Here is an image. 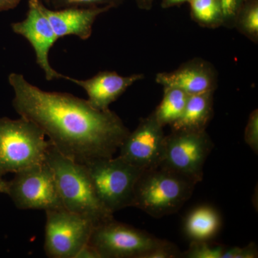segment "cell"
<instances>
[{
	"mask_svg": "<svg viewBox=\"0 0 258 258\" xmlns=\"http://www.w3.org/2000/svg\"><path fill=\"white\" fill-rule=\"evenodd\" d=\"M8 81L17 113L36 124L59 153L76 162L113 157L130 133L110 109H96L69 93L42 91L20 74H10Z\"/></svg>",
	"mask_w": 258,
	"mask_h": 258,
	"instance_id": "cell-1",
	"label": "cell"
},
{
	"mask_svg": "<svg viewBox=\"0 0 258 258\" xmlns=\"http://www.w3.org/2000/svg\"><path fill=\"white\" fill-rule=\"evenodd\" d=\"M45 161L53 172L66 210L87 219L94 227L114 219L97 196L84 164L64 157L52 144L47 149Z\"/></svg>",
	"mask_w": 258,
	"mask_h": 258,
	"instance_id": "cell-2",
	"label": "cell"
},
{
	"mask_svg": "<svg viewBox=\"0 0 258 258\" xmlns=\"http://www.w3.org/2000/svg\"><path fill=\"white\" fill-rule=\"evenodd\" d=\"M196 184L163 166L147 169L136 185L132 207L157 218L171 215L189 200Z\"/></svg>",
	"mask_w": 258,
	"mask_h": 258,
	"instance_id": "cell-3",
	"label": "cell"
},
{
	"mask_svg": "<svg viewBox=\"0 0 258 258\" xmlns=\"http://www.w3.org/2000/svg\"><path fill=\"white\" fill-rule=\"evenodd\" d=\"M51 144L31 120L0 118V176L43 162Z\"/></svg>",
	"mask_w": 258,
	"mask_h": 258,
	"instance_id": "cell-4",
	"label": "cell"
},
{
	"mask_svg": "<svg viewBox=\"0 0 258 258\" xmlns=\"http://www.w3.org/2000/svg\"><path fill=\"white\" fill-rule=\"evenodd\" d=\"M97 196L112 213L132 207L136 185L144 169L123 158H103L84 164Z\"/></svg>",
	"mask_w": 258,
	"mask_h": 258,
	"instance_id": "cell-5",
	"label": "cell"
},
{
	"mask_svg": "<svg viewBox=\"0 0 258 258\" xmlns=\"http://www.w3.org/2000/svg\"><path fill=\"white\" fill-rule=\"evenodd\" d=\"M7 195L20 210L64 208L53 172L45 160L15 173L8 181Z\"/></svg>",
	"mask_w": 258,
	"mask_h": 258,
	"instance_id": "cell-6",
	"label": "cell"
},
{
	"mask_svg": "<svg viewBox=\"0 0 258 258\" xmlns=\"http://www.w3.org/2000/svg\"><path fill=\"white\" fill-rule=\"evenodd\" d=\"M166 242L113 219L95 226L88 243L100 258H141Z\"/></svg>",
	"mask_w": 258,
	"mask_h": 258,
	"instance_id": "cell-7",
	"label": "cell"
},
{
	"mask_svg": "<svg viewBox=\"0 0 258 258\" xmlns=\"http://www.w3.org/2000/svg\"><path fill=\"white\" fill-rule=\"evenodd\" d=\"M213 147L206 131H171L169 135L166 136L161 166L198 184L203 179L204 166Z\"/></svg>",
	"mask_w": 258,
	"mask_h": 258,
	"instance_id": "cell-8",
	"label": "cell"
},
{
	"mask_svg": "<svg viewBox=\"0 0 258 258\" xmlns=\"http://www.w3.org/2000/svg\"><path fill=\"white\" fill-rule=\"evenodd\" d=\"M44 249L51 258H76L89 242L92 222L64 208L45 211Z\"/></svg>",
	"mask_w": 258,
	"mask_h": 258,
	"instance_id": "cell-9",
	"label": "cell"
},
{
	"mask_svg": "<svg viewBox=\"0 0 258 258\" xmlns=\"http://www.w3.org/2000/svg\"><path fill=\"white\" fill-rule=\"evenodd\" d=\"M165 139L164 126L152 112L127 136L119 148V157L144 170L157 167L164 158Z\"/></svg>",
	"mask_w": 258,
	"mask_h": 258,
	"instance_id": "cell-10",
	"label": "cell"
},
{
	"mask_svg": "<svg viewBox=\"0 0 258 258\" xmlns=\"http://www.w3.org/2000/svg\"><path fill=\"white\" fill-rule=\"evenodd\" d=\"M42 0H28V11L26 18L21 22L13 23L15 33L28 40L36 56V62L44 71L47 81L64 79L66 76L51 67L49 52L58 39L43 10Z\"/></svg>",
	"mask_w": 258,
	"mask_h": 258,
	"instance_id": "cell-11",
	"label": "cell"
},
{
	"mask_svg": "<svg viewBox=\"0 0 258 258\" xmlns=\"http://www.w3.org/2000/svg\"><path fill=\"white\" fill-rule=\"evenodd\" d=\"M156 82L164 87L179 88L189 96L215 91L217 74L215 67L201 58L191 59L171 72L159 73Z\"/></svg>",
	"mask_w": 258,
	"mask_h": 258,
	"instance_id": "cell-12",
	"label": "cell"
},
{
	"mask_svg": "<svg viewBox=\"0 0 258 258\" xmlns=\"http://www.w3.org/2000/svg\"><path fill=\"white\" fill-rule=\"evenodd\" d=\"M144 78L143 74L123 76L115 71H101L87 80L75 79L66 76L64 79L83 88L87 93L88 103L93 108L106 111L130 86Z\"/></svg>",
	"mask_w": 258,
	"mask_h": 258,
	"instance_id": "cell-13",
	"label": "cell"
},
{
	"mask_svg": "<svg viewBox=\"0 0 258 258\" xmlns=\"http://www.w3.org/2000/svg\"><path fill=\"white\" fill-rule=\"evenodd\" d=\"M111 8H69L51 10L44 4L43 10L57 39L75 35L81 40H87L93 31V23L100 15L107 13Z\"/></svg>",
	"mask_w": 258,
	"mask_h": 258,
	"instance_id": "cell-14",
	"label": "cell"
},
{
	"mask_svg": "<svg viewBox=\"0 0 258 258\" xmlns=\"http://www.w3.org/2000/svg\"><path fill=\"white\" fill-rule=\"evenodd\" d=\"M215 91L189 96L181 116L170 125L171 131H206L214 115Z\"/></svg>",
	"mask_w": 258,
	"mask_h": 258,
	"instance_id": "cell-15",
	"label": "cell"
},
{
	"mask_svg": "<svg viewBox=\"0 0 258 258\" xmlns=\"http://www.w3.org/2000/svg\"><path fill=\"white\" fill-rule=\"evenodd\" d=\"M220 214L209 205L193 209L185 217L183 230L191 241H211L221 228Z\"/></svg>",
	"mask_w": 258,
	"mask_h": 258,
	"instance_id": "cell-16",
	"label": "cell"
},
{
	"mask_svg": "<svg viewBox=\"0 0 258 258\" xmlns=\"http://www.w3.org/2000/svg\"><path fill=\"white\" fill-rule=\"evenodd\" d=\"M189 95L174 87H164V96L154 112L162 126L172 124L182 114Z\"/></svg>",
	"mask_w": 258,
	"mask_h": 258,
	"instance_id": "cell-17",
	"label": "cell"
},
{
	"mask_svg": "<svg viewBox=\"0 0 258 258\" xmlns=\"http://www.w3.org/2000/svg\"><path fill=\"white\" fill-rule=\"evenodd\" d=\"M191 20L203 28L223 26V12L220 0H189Z\"/></svg>",
	"mask_w": 258,
	"mask_h": 258,
	"instance_id": "cell-18",
	"label": "cell"
},
{
	"mask_svg": "<svg viewBox=\"0 0 258 258\" xmlns=\"http://www.w3.org/2000/svg\"><path fill=\"white\" fill-rule=\"evenodd\" d=\"M234 28L254 43H257L258 0H244L236 15Z\"/></svg>",
	"mask_w": 258,
	"mask_h": 258,
	"instance_id": "cell-19",
	"label": "cell"
},
{
	"mask_svg": "<svg viewBox=\"0 0 258 258\" xmlns=\"http://www.w3.org/2000/svg\"><path fill=\"white\" fill-rule=\"evenodd\" d=\"M44 4L48 5L53 10L69 8H118L124 3L125 0H42Z\"/></svg>",
	"mask_w": 258,
	"mask_h": 258,
	"instance_id": "cell-20",
	"label": "cell"
},
{
	"mask_svg": "<svg viewBox=\"0 0 258 258\" xmlns=\"http://www.w3.org/2000/svg\"><path fill=\"white\" fill-rule=\"evenodd\" d=\"M226 247L222 244L210 243V241H191L189 248L181 254L187 258H222Z\"/></svg>",
	"mask_w": 258,
	"mask_h": 258,
	"instance_id": "cell-21",
	"label": "cell"
},
{
	"mask_svg": "<svg viewBox=\"0 0 258 258\" xmlns=\"http://www.w3.org/2000/svg\"><path fill=\"white\" fill-rule=\"evenodd\" d=\"M244 139L255 154L258 152V111L254 110L249 115L247 125L244 129Z\"/></svg>",
	"mask_w": 258,
	"mask_h": 258,
	"instance_id": "cell-22",
	"label": "cell"
},
{
	"mask_svg": "<svg viewBox=\"0 0 258 258\" xmlns=\"http://www.w3.org/2000/svg\"><path fill=\"white\" fill-rule=\"evenodd\" d=\"M244 0H220L223 12V26L234 28V22L237 11Z\"/></svg>",
	"mask_w": 258,
	"mask_h": 258,
	"instance_id": "cell-23",
	"label": "cell"
},
{
	"mask_svg": "<svg viewBox=\"0 0 258 258\" xmlns=\"http://www.w3.org/2000/svg\"><path fill=\"white\" fill-rule=\"evenodd\" d=\"M179 249L170 242H166L144 254L141 258H174L181 257Z\"/></svg>",
	"mask_w": 258,
	"mask_h": 258,
	"instance_id": "cell-24",
	"label": "cell"
},
{
	"mask_svg": "<svg viewBox=\"0 0 258 258\" xmlns=\"http://www.w3.org/2000/svg\"><path fill=\"white\" fill-rule=\"evenodd\" d=\"M257 255L256 244L250 243L244 247H232L225 248L222 258H255L257 257Z\"/></svg>",
	"mask_w": 258,
	"mask_h": 258,
	"instance_id": "cell-25",
	"label": "cell"
},
{
	"mask_svg": "<svg viewBox=\"0 0 258 258\" xmlns=\"http://www.w3.org/2000/svg\"><path fill=\"white\" fill-rule=\"evenodd\" d=\"M76 258H100V256L96 249L88 243L81 249Z\"/></svg>",
	"mask_w": 258,
	"mask_h": 258,
	"instance_id": "cell-26",
	"label": "cell"
},
{
	"mask_svg": "<svg viewBox=\"0 0 258 258\" xmlns=\"http://www.w3.org/2000/svg\"><path fill=\"white\" fill-rule=\"evenodd\" d=\"M21 0H0V13L15 9Z\"/></svg>",
	"mask_w": 258,
	"mask_h": 258,
	"instance_id": "cell-27",
	"label": "cell"
},
{
	"mask_svg": "<svg viewBox=\"0 0 258 258\" xmlns=\"http://www.w3.org/2000/svg\"><path fill=\"white\" fill-rule=\"evenodd\" d=\"M189 0H162L161 6L163 9H169L174 7L180 6L186 3H189Z\"/></svg>",
	"mask_w": 258,
	"mask_h": 258,
	"instance_id": "cell-28",
	"label": "cell"
},
{
	"mask_svg": "<svg viewBox=\"0 0 258 258\" xmlns=\"http://www.w3.org/2000/svg\"><path fill=\"white\" fill-rule=\"evenodd\" d=\"M156 0H134L137 7L141 10H150Z\"/></svg>",
	"mask_w": 258,
	"mask_h": 258,
	"instance_id": "cell-29",
	"label": "cell"
},
{
	"mask_svg": "<svg viewBox=\"0 0 258 258\" xmlns=\"http://www.w3.org/2000/svg\"><path fill=\"white\" fill-rule=\"evenodd\" d=\"M8 181H5L0 176V193L7 194L8 191Z\"/></svg>",
	"mask_w": 258,
	"mask_h": 258,
	"instance_id": "cell-30",
	"label": "cell"
}]
</instances>
